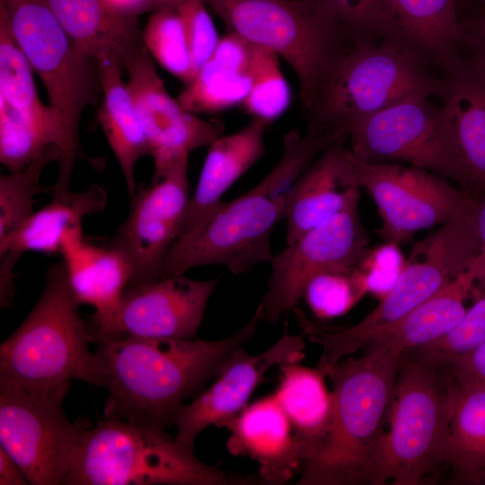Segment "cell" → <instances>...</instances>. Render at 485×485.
Returning <instances> with one entry per match:
<instances>
[{"instance_id": "1", "label": "cell", "mask_w": 485, "mask_h": 485, "mask_svg": "<svg viewBox=\"0 0 485 485\" xmlns=\"http://www.w3.org/2000/svg\"><path fill=\"white\" fill-rule=\"evenodd\" d=\"M262 321H250L218 340L101 337L94 354L100 387L109 396L105 418L164 431L184 401L217 375L232 353L249 341Z\"/></svg>"}, {"instance_id": "2", "label": "cell", "mask_w": 485, "mask_h": 485, "mask_svg": "<svg viewBox=\"0 0 485 485\" xmlns=\"http://www.w3.org/2000/svg\"><path fill=\"white\" fill-rule=\"evenodd\" d=\"M326 373L331 383L328 433L301 469L299 485L373 484L402 354L366 347Z\"/></svg>"}, {"instance_id": "3", "label": "cell", "mask_w": 485, "mask_h": 485, "mask_svg": "<svg viewBox=\"0 0 485 485\" xmlns=\"http://www.w3.org/2000/svg\"><path fill=\"white\" fill-rule=\"evenodd\" d=\"M444 77L393 35L353 37L305 110L307 129L344 145L363 119L404 99L439 97Z\"/></svg>"}, {"instance_id": "4", "label": "cell", "mask_w": 485, "mask_h": 485, "mask_svg": "<svg viewBox=\"0 0 485 485\" xmlns=\"http://www.w3.org/2000/svg\"><path fill=\"white\" fill-rule=\"evenodd\" d=\"M79 305L64 260L52 263L38 302L0 346V384L65 396L71 380L100 387Z\"/></svg>"}, {"instance_id": "5", "label": "cell", "mask_w": 485, "mask_h": 485, "mask_svg": "<svg viewBox=\"0 0 485 485\" xmlns=\"http://www.w3.org/2000/svg\"><path fill=\"white\" fill-rule=\"evenodd\" d=\"M259 476L229 473L200 462L164 431L105 418L87 428L62 485H243Z\"/></svg>"}, {"instance_id": "6", "label": "cell", "mask_w": 485, "mask_h": 485, "mask_svg": "<svg viewBox=\"0 0 485 485\" xmlns=\"http://www.w3.org/2000/svg\"><path fill=\"white\" fill-rule=\"evenodd\" d=\"M454 384L446 361L403 354L374 485H419L445 465Z\"/></svg>"}, {"instance_id": "7", "label": "cell", "mask_w": 485, "mask_h": 485, "mask_svg": "<svg viewBox=\"0 0 485 485\" xmlns=\"http://www.w3.org/2000/svg\"><path fill=\"white\" fill-rule=\"evenodd\" d=\"M229 32L285 59L305 111L352 36L318 0H205Z\"/></svg>"}, {"instance_id": "8", "label": "cell", "mask_w": 485, "mask_h": 485, "mask_svg": "<svg viewBox=\"0 0 485 485\" xmlns=\"http://www.w3.org/2000/svg\"><path fill=\"white\" fill-rule=\"evenodd\" d=\"M420 250L421 257L402 268L391 290L357 323L342 330L314 327L310 331L309 340L322 348L319 366L327 370L366 347L469 267L481 253L472 216L443 224Z\"/></svg>"}, {"instance_id": "9", "label": "cell", "mask_w": 485, "mask_h": 485, "mask_svg": "<svg viewBox=\"0 0 485 485\" xmlns=\"http://www.w3.org/2000/svg\"><path fill=\"white\" fill-rule=\"evenodd\" d=\"M287 197L259 182L237 198L221 200L198 225L176 239L164 259L162 278L211 264L242 275L270 262V236L276 224L286 218Z\"/></svg>"}, {"instance_id": "10", "label": "cell", "mask_w": 485, "mask_h": 485, "mask_svg": "<svg viewBox=\"0 0 485 485\" xmlns=\"http://www.w3.org/2000/svg\"><path fill=\"white\" fill-rule=\"evenodd\" d=\"M0 16L43 82L69 137L82 148V113L101 93L97 61L75 48L46 0H0Z\"/></svg>"}, {"instance_id": "11", "label": "cell", "mask_w": 485, "mask_h": 485, "mask_svg": "<svg viewBox=\"0 0 485 485\" xmlns=\"http://www.w3.org/2000/svg\"><path fill=\"white\" fill-rule=\"evenodd\" d=\"M349 151L368 163H398L439 175L468 192L467 174L449 118L431 97L404 99L357 122Z\"/></svg>"}, {"instance_id": "12", "label": "cell", "mask_w": 485, "mask_h": 485, "mask_svg": "<svg viewBox=\"0 0 485 485\" xmlns=\"http://www.w3.org/2000/svg\"><path fill=\"white\" fill-rule=\"evenodd\" d=\"M344 172L349 186L364 189L382 218L380 236L391 244L410 240L421 230L472 216L475 198L450 181L415 166L368 163L344 149Z\"/></svg>"}, {"instance_id": "13", "label": "cell", "mask_w": 485, "mask_h": 485, "mask_svg": "<svg viewBox=\"0 0 485 485\" xmlns=\"http://www.w3.org/2000/svg\"><path fill=\"white\" fill-rule=\"evenodd\" d=\"M64 398L0 384V447L29 484H63L82 436L92 427L88 419H68Z\"/></svg>"}, {"instance_id": "14", "label": "cell", "mask_w": 485, "mask_h": 485, "mask_svg": "<svg viewBox=\"0 0 485 485\" xmlns=\"http://www.w3.org/2000/svg\"><path fill=\"white\" fill-rule=\"evenodd\" d=\"M360 194L340 212L274 255L268 289L259 308L262 320L276 323L297 307L304 289L326 273H352L367 254L368 235L359 212Z\"/></svg>"}, {"instance_id": "15", "label": "cell", "mask_w": 485, "mask_h": 485, "mask_svg": "<svg viewBox=\"0 0 485 485\" xmlns=\"http://www.w3.org/2000/svg\"><path fill=\"white\" fill-rule=\"evenodd\" d=\"M217 278L184 275L128 285L115 311L90 322L93 340L101 337L196 339Z\"/></svg>"}, {"instance_id": "16", "label": "cell", "mask_w": 485, "mask_h": 485, "mask_svg": "<svg viewBox=\"0 0 485 485\" xmlns=\"http://www.w3.org/2000/svg\"><path fill=\"white\" fill-rule=\"evenodd\" d=\"M188 160L181 158L158 181L131 197L129 214L110 244L131 268L128 285L162 278L164 259L179 235L190 200Z\"/></svg>"}, {"instance_id": "17", "label": "cell", "mask_w": 485, "mask_h": 485, "mask_svg": "<svg viewBox=\"0 0 485 485\" xmlns=\"http://www.w3.org/2000/svg\"><path fill=\"white\" fill-rule=\"evenodd\" d=\"M126 83L146 132L159 181L179 160L223 136L220 120H206L184 110L167 92L152 57L144 47L125 62Z\"/></svg>"}, {"instance_id": "18", "label": "cell", "mask_w": 485, "mask_h": 485, "mask_svg": "<svg viewBox=\"0 0 485 485\" xmlns=\"http://www.w3.org/2000/svg\"><path fill=\"white\" fill-rule=\"evenodd\" d=\"M304 338V332L291 335L286 329L273 346L260 354H248L242 347L235 349L214 383L190 403L183 404L174 415L172 425L177 429L176 442L193 451L199 433L210 426L223 427L249 404L251 396L271 367L303 359Z\"/></svg>"}, {"instance_id": "19", "label": "cell", "mask_w": 485, "mask_h": 485, "mask_svg": "<svg viewBox=\"0 0 485 485\" xmlns=\"http://www.w3.org/2000/svg\"><path fill=\"white\" fill-rule=\"evenodd\" d=\"M376 6L380 33L407 42L443 76L470 50L456 0H376Z\"/></svg>"}, {"instance_id": "20", "label": "cell", "mask_w": 485, "mask_h": 485, "mask_svg": "<svg viewBox=\"0 0 485 485\" xmlns=\"http://www.w3.org/2000/svg\"><path fill=\"white\" fill-rule=\"evenodd\" d=\"M223 427L230 431L229 452L254 460L263 483L285 484L302 469V451L274 392L247 404Z\"/></svg>"}, {"instance_id": "21", "label": "cell", "mask_w": 485, "mask_h": 485, "mask_svg": "<svg viewBox=\"0 0 485 485\" xmlns=\"http://www.w3.org/2000/svg\"><path fill=\"white\" fill-rule=\"evenodd\" d=\"M443 77L438 98L454 129L468 193L478 199L485 194V58L471 49Z\"/></svg>"}, {"instance_id": "22", "label": "cell", "mask_w": 485, "mask_h": 485, "mask_svg": "<svg viewBox=\"0 0 485 485\" xmlns=\"http://www.w3.org/2000/svg\"><path fill=\"white\" fill-rule=\"evenodd\" d=\"M106 204V190L100 184H93L84 192L53 198L33 212L13 234L0 241V288H15L14 267L23 252L61 253L66 239L83 234L84 218L102 212Z\"/></svg>"}, {"instance_id": "23", "label": "cell", "mask_w": 485, "mask_h": 485, "mask_svg": "<svg viewBox=\"0 0 485 485\" xmlns=\"http://www.w3.org/2000/svg\"><path fill=\"white\" fill-rule=\"evenodd\" d=\"M75 48L97 62L127 59L146 47L136 14L110 0H46Z\"/></svg>"}, {"instance_id": "24", "label": "cell", "mask_w": 485, "mask_h": 485, "mask_svg": "<svg viewBox=\"0 0 485 485\" xmlns=\"http://www.w3.org/2000/svg\"><path fill=\"white\" fill-rule=\"evenodd\" d=\"M485 285V255L481 253L445 287L419 304L366 347L405 354L420 349L451 332L463 320L464 301L476 282Z\"/></svg>"}, {"instance_id": "25", "label": "cell", "mask_w": 485, "mask_h": 485, "mask_svg": "<svg viewBox=\"0 0 485 485\" xmlns=\"http://www.w3.org/2000/svg\"><path fill=\"white\" fill-rule=\"evenodd\" d=\"M269 124L254 118L239 131L221 136L208 146L196 190L187 205L177 238L198 225L233 183L262 156Z\"/></svg>"}, {"instance_id": "26", "label": "cell", "mask_w": 485, "mask_h": 485, "mask_svg": "<svg viewBox=\"0 0 485 485\" xmlns=\"http://www.w3.org/2000/svg\"><path fill=\"white\" fill-rule=\"evenodd\" d=\"M343 151V145L323 151L288 192L287 245L340 212L360 194L358 187L349 186L345 180Z\"/></svg>"}, {"instance_id": "27", "label": "cell", "mask_w": 485, "mask_h": 485, "mask_svg": "<svg viewBox=\"0 0 485 485\" xmlns=\"http://www.w3.org/2000/svg\"><path fill=\"white\" fill-rule=\"evenodd\" d=\"M253 44L229 32L176 98L187 111L215 113L242 104L251 86Z\"/></svg>"}, {"instance_id": "28", "label": "cell", "mask_w": 485, "mask_h": 485, "mask_svg": "<svg viewBox=\"0 0 485 485\" xmlns=\"http://www.w3.org/2000/svg\"><path fill=\"white\" fill-rule=\"evenodd\" d=\"M61 254L71 289L80 304L94 308L92 322L103 320L116 309L131 278V268L114 248L100 247L69 236Z\"/></svg>"}, {"instance_id": "29", "label": "cell", "mask_w": 485, "mask_h": 485, "mask_svg": "<svg viewBox=\"0 0 485 485\" xmlns=\"http://www.w3.org/2000/svg\"><path fill=\"white\" fill-rule=\"evenodd\" d=\"M300 362L279 366V380L273 392L292 426L304 463L328 433L332 393L327 387V375L322 370Z\"/></svg>"}, {"instance_id": "30", "label": "cell", "mask_w": 485, "mask_h": 485, "mask_svg": "<svg viewBox=\"0 0 485 485\" xmlns=\"http://www.w3.org/2000/svg\"><path fill=\"white\" fill-rule=\"evenodd\" d=\"M98 63L102 101L97 120L123 173L127 189L136 193L135 168L144 155H150L149 143L135 103L122 79L123 66L116 60Z\"/></svg>"}, {"instance_id": "31", "label": "cell", "mask_w": 485, "mask_h": 485, "mask_svg": "<svg viewBox=\"0 0 485 485\" xmlns=\"http://www.w3.org/2000/svg\"><path fill=\"white\" fill-rule=\"evenodd\" d=\"M445 465L463 482L485 470V382L454 378Z\"/></svg>"}, {"instance_id": "32", "label": "cell", "mask_w": 485, "mask_h": 485, "mask_svg": "<svg viewBox=\"0 0 485 485\" xmlns=\"http://www.w3.org/2000/svg\"><path fill=\"white\" fill-rule=\"evenodd\" d=\"M144 44L156 62L185 86L196 76L182 20L174 7L164 4L150 14L142 31Z\"/></svg>"}, {"instance_id": "33", "label": "cell", "mask_w": 485, "mask_h": 485, "mask_svg": "<svg viewBox=\"0 0 485 485\" xmlns=\"http://www.w3.org/2000/svg\"><path fill=\"white\" fill-rule=\"evenodd\" d=\"M278 57L274 51L253 44L251 86L242 103L248 114L269 123L287 110L292 98Z\"/></svg>"}, {"instance_id": "34", "label": "cell", "mask_w": 485, "mask_h": 485, "mask_svg": "<svg viewBox=\"0 0 485 485\" xmlns=\"http://www.w3.org/2000/svg\"><path fill=\"white\" fill-rule=\"evenodd\" d=\"M60 157L51 146L22 171L0 177V241L13 234L34 211L35 197L41 192L40 175L46 165Z\"/></svg>"}, {"instance_id": "35", "label": "cell", "mask_w": 485, "mask_h": 485, "mask_svg": "<svg viewBox=\"0 0 485 485\" xmlns=\"http://www.w3.org/2000/svg\"><path fill=\"white\" fill-rule=\"evenodd\" d=\"M51 146L19 110L0 97V161L9 172L23 170Z\"/></svg>"}, {"instance_id": "36", "label": "cell", "mask_w": 485, "mask_h": 485, "mask_svg": "<svg viewBox=\"0 0 485 485\" xmlns=\"http://www.w3.org/2000/svg\"><path fill=\"white\" fill-rule=\"evenodd\" d=\"M365 291L359 273H326L312 279L303 298L317 317L329 319L347 313Z\"/></svg>"}, {"instance_id": "37", "label": "cell", "mask_w": 485, "mask_h": 485, "mask_svg": "<svg viewBox=\"0 0 485 485\" xmlns=\"http://www.w3.org/2000/svg\"><path fill=\"white\" fill-rule=\"evenodd\" d=\"M179 13L196 72L214 53L220 39L205 0H163ZM197 75V74H196Z\"/></svg>"}, {"instance_id": "38", "label": "cell", "mask_w": 485, "mask_h": 485, "mask_svg": "<svg viewBox=\"0 0 485 485\" xmlns=\"http://www.w3.org/2000/svg\"><path fill=\"white\" fill-rule=\"evenodd\" d=\"M485 342V295L467 312L460 323L446 336L418 351L443 361L463 356Z\"/></svg>"}, {"instance_id": "39", "label": "cell", "mask_w": 485, "mask_h": 485, "mask_svg": "<svg viewBox=\"0 0 485 485\" xmlns=\"http://www.w3.org/2000/svg\"><path fill=\"white\" fill-rule=\"evenodd\" d=\"M353 37L381 36L376 0H318Z\"/></svg>"}, {"instance_id": "40", "label": "cell", "mask_w": 485, "mask_h": 485, "mask_svg": "<svg viewBox=\"0 0 485 485\" xmlns=\"http://www.w3.org/2000/svg\"><path fill=\"white\" fill-rule=\"evenodd\" d=\"M447 363L456 379L485 382V342Z\"/></svg>"}, {"instance_id": "41", "label": "cell", "mask_w": 485, "mask_h": 485, "mask_svg": "<svg viewBox=\"0 0 485 485\" xmlns=\"http://www.w3.org/2000/svg\"><path fill=\"white\" fill-rule=\"evenodd\" d=\"M29 481L15 460L0 447V485H26Z\"/></svg>"}, {"instance_id": "42", "label": "cell", "mask_w": 485, "mask_h": 485, "mask_svg": "<svg viewBox=\"0 0 485 485\" xmlns=\"http://www.w3.org/2000/svg\"><path fill=\"white\" fill-rule=\"evenodd\" d=\"M472 219L479 238L481 253L485 255V194L475 199Z\"/></svg>"}, {"instance_id": "43", "label": "cell", "mask_w": 485, "mask_h": 485, "mask_svg": "<svg viewBox=\"0 0 485 485\" xmlns=\"http://www.w3.org/2000/svg\"><path fill=\"white\" fill-rule=\"evenodd\" d=\"M467 32L470 36L471 49L485 58V14L480 18L475 28L467 30Z\"/></svg>"}, {"instance_id": "44", "label": "cell", "mask_w": 485, "mask_h": 485, "mask_svg": "<svg viewBox=\"0 0 485 485\" xmlns=\"http://www.w3.org/2000/svg\"><path fill=\"white\" fill-rule=\"evenodd\" d=\"M464 483H485V470L473 473Z\"/></svg>"}]
</instances>
